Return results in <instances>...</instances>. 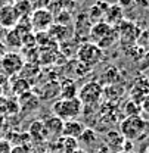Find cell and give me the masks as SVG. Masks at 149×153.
Wrapping results in <instances>:
<instances>
[{
  "label": "cell",
  "instance_id": "cell-5",
  "mask_svg": "<svg viewBox=\"0 0 149 153\" xmlns=\"http://www.w3.org/2000/svg\"><path fill=\"white\" fill-rule=\"evenodd\" d=\"M77 57L86 66H93L99 63L103 57V50L94 43H84L77 50Z\"/></svg>",
  "mask_w": 149,
  "mask_h": 153
},
{
  "label": "cell",
  "instance_id": "cell-12",
  "mask_svg": "<svg viewBox=\"0 0 149 153\" xmlns=\"http://www.w3.org/2000/svg\"><path fill=\"white\" fill-rule=\"evenodd\" d=\"M84 124L80 122L78 119H70L64 122L62 127V135L64 137H71V138H78L81 133L84 131Z\"/></svg>",
  "mask_w": 149,
  "mask_h": 153
},
{
  "label": "cell",
  "instance_id": "cell-24",
  "mask_svg": "<svg viewBox=\"0 0 149 153\" xmlns=\"http://www.w3.org/2000/svg\"><path fill=\"white\" fill-rule=\"evenodd\" d=\"M140 108H142V112H145V114L149 115V93L145 96L143 100L140 102Z\"/></svg>",
  "mask_w": 149,
  "mask_h": 153
},
{
  "label": "cell",
  "instance_id": "cell-35",
  "mask_svg": "<svg viewBox=\"0 0 149 153\" xmlns=\"http://www.w3.org/2000/svg\"><path fill=\"white\" fill-rule=\"evenodd\" d=\"M148 43H149V33H148Z\"/></svg>",
  "mask_w": 149,
  "mask_h": 153
},
{
  "label": "cell",
  "instance_id": "cell-36",
  "mask_svg": "<svg viewBox=\"0 0 149 153\" xmlns=\"http://www.w3.org/2000/svg\"><path fill=\"white\" fill-rule=\"evenodd\" d=\"M94 1H99V0H93V3H94Z\"/></svg>",
  "mask_w": 149,
  "mask_h": 153
},
{
  "label": "cell",
  "instance_id": "cell-30",
  "mask_svg": "<svg viewBox=\"0 0 149 153\" xmlns=\"http://www.w3.org/2000/svg\"><path fill=\"white\" fill-rule=\"evenodd\" d=\"M73 153H87V152H86L84 149H80V147H78V149H77V150H74Z\"/></svg>",
  "mask_w": 149,
  "mask_h": 153
},
{
  "label": "cell",
  "instance_id": "cell-32",
  "mask_svg": "<svg viewBox=\"0 0 149 153\" xmlns=\"http://www.w3.org/2000/svg\"><path fill=\"white\" fill-rule=\"evenodd\" d=\"M140 153H149V141H148V144H146V149H145L143 152H140Z\"/></svg>",
  "mask_w": 149,
  "mask_h": 153
},
{
  "label": "cell",
  "instance_id": "cell-20",
  "mask_svg": "<svg viewBox=\"0 0 149 153\" xmlns=\"http://www.w3.org/2000/svg\"><path fill=\"white\" fill-rule=\"evenodd\" d=\"M16 12H18L19 18H24V16H30L31 12H33V6L30 3V0H16L13 3Z\"/></svg>",
  "mask_w": 149,
  "mask_h": 153
},
{
  "label": "cell",
  "instance_id": "cell-37",
  "mask_svg": "<svg viewBox=\"0 0 149 153\" xmlns=\"http://www.w3.org/2000/svg\"><path fill=\"white\" fill-rule=\"evenodd\" d=\"M50 1H55V0H50Z\"/></svg>",
  "mask_w": 149,
  "mask_h": 153
},
{
  "label": "cell",
  "instance_id": "cell-4",
  "mask_svg": "<svg viewBox=\"0 0 149 153\" xmlns=\"http://www.w3.org/2000/svg\"><path fill=\"white\" fill-rule=\"evenodd\" d=\"M30 22H31L33 33H47L49 28L55 24L53 13L47 7L34 9L30 15Z\"/></svg>",
  "mask_w": 149,
  "mask_h": 153
},
{
  "label": "cell",
  "instance_id": "cell-3",
  "mask_svg": "<svg viewBox=\"0 0 149 153\" xmlns=\"http://www.w3.org/2000/svg\"><path fill=\"white\" fill-rule=\"evenodd\" d=\"M103 96V87L100 82L97 81H90L86 82L80 90L77 97L80 99V102L83 103V106H94L99 103V100Z\"/></svg>",
  "mask_w": 149,
  "mask_h": 153
},
{
  "label": "cell",
  "instance_id": "cell-7",
  "mask_svg": "<svg viewBox=\"0 0 149 153\" xmlns=\"http://www.w3.org/2000/svg\"><path fill=\"white\" fill-rule=\"evenodd\" d=\"M18 21H19V15L13 4L4 3L0 7V28L12 30V28H15Z\"/></svg>",
  "mask_w": 149,
  "mask_h": 153
},
{
  "label": "cell",
  "instance_id": "cell-22",
  "mask_svg": "<svg viewBox=\"0 0 149 153\" xmlns=\"http://www.w3.org/2000/svg\"><path fill=\"white\" fill-rule=\"evenodd\" d=\"M53 21H55V24H59V25H70L71 24V12L59 10L58 13L53 15Z\"/></svg>",
  "mask_w": 149,
  "mask_h": 153
},
{
  "label": "cell",
  "instance_id": "cell-15",
  "mask_svg": "<svg viewBox=\"0 0 149 153\" xmlns=\"http://www.w3.org/2000/svg\"><path fill=\"white\" fill-rule=\"evenodd\" d=\"M124 140L126 138L118 131H109L105 135V146L112 152H120V149H123Z\"/></svg>",
  "mask_w": 149,
  "mask_h": 153
},
{
  "label": "cell",
  "instance_id": "cell-16",
  "mask_svg": "<svg viewBox=\"0 0 149 153\" xmlns=\"http://www.w3.org/2000/svg\"><path fill=\"white\" fill-rule=\"evenodd\" d=\"M59 94H61V99H73V97H77L78 88L75 85L74 79H65L64 82H61Z\"/></svg>",
  "mask_w": 149,
  "mask_h": 153
},
{
  "label": "cell",
  "instance_id": "cell-29",
  "mask_svg": "<svg viewBox=\"0 0 149 153\" xmlns=\"http://www.w3.org/2000/svg\"><path fill=\"white\" fill-rule=\"evenodd\" d=\"M6 53H7V47H6V44L3 41H0V60H1V57L4 56Z\"/></svg>",
  "mask_w": 149,
  "mask_h": 153
},
{
  "label": "cell",
  "instance_id": "cell-21",
  "mask_svg": "<svg viewBox=\"0 0 149 153\" xmlns=\"http://www.w3.org/2000/svg\"><path fill=\"white\" fill-rule=\"evenodd\" d=\"M124 114H126V116H139L142 114V108H140L139 103H136L133 100H129L124 105Z\"/></svg>",
  "mask_w": 149,
  "mask_h": 153
},
{
  "label": "cell",
  "instance_id": "cell-18",
  "mask_svg": "<svg viewBox=\"0 0 149 153\" xmlns=\"http://www.w3.org/2000/svg\"><path fill=\"white\" fill-rule=\"evenodd\" d=\"M96 140H97L96 131L92 130V128H84V131L81 133V135L77 138L78 144H80V146H86V147L93 146L94 143H96Z\"/></svg>",
  "mask_w": 149,
  "mask_h": 153
},
{
  "label": "cell",
  "instance_id": "cell-9",
  "mask_svg": "<svg viewBox=\"0 0 149 153\" xmlns=\"http://www.w3.org/2000/svg\"><path fill=\"white\" fill-rule=\"evenodd\" d=\"M80 147L77 138H71V137H64L61 135L53 144V153H73Z\"/></svg>",
  "mask_w": 149,
  "mask_h": 153
},
{
  "label": "cell",
  "instance_id": "cell-27",
  "mask_svg": "<svg viewBox=\"0 0 149 153\" xmlns=\"http://www.w3.org/2000/svg\"><path fill=\"white\" fill-rule=\"evenodd\" d=\"M117 4H120L123 9H127L129 6L133 4V0H118V3H117Z\"/></svg>",
  "mask_w": 149,
  "mask_h": 153
},
{
  "label": "cell",
  "instance_id": "cell-31",
  "mask_svg": "<svg viewBox=\"0 0 149 153\" xmlns=\"http://www.w3.org/2000/svg\"><path fill=\"white\" fill-rule=\"evenodd\" d=\"M1 1H3V3H9V4H13V3H15L16 0H1Z\"/></svg>",
  "mask_w": 149,
  "mask_h": 153
},
{
  "label": "cell",
  "instance_id": "cell-34",
  "mask_svg": "<svg viewBox=\"0 0 149 153\" xmlns=\"http://www.w3.org/2000/svg\"><path fill=\"white\" fill-rule=\"evenodd\" d=\"M3 4H4V3H3V1H1V0H0V7H1V6H3Z\"/></svg>",
  "mask_w": 149,
  "mask_h": 153
},
{
  "label": "cell",
  "instance_id": "cell-17",
  "mask_svg": "<svg viewBox=\"0 0 149 153\" xmlns=\"http://www.w3.org/2000/svg\"><path fill=\"white\" fill-rule=\"evenodd\" d=\"M3 43L6 44V47H10V49H19V47H22V36L19 34L15 28L7 30Z\"/></svg>",
  "mask_w": 149,
  "mask_h": 153
},
{
  "label": "cell",
  "instance_id": "cell-1",
  "mask_svg": "<svg viewBox=\"0 0 149 153\" xmlns=\"http://www.w3.org/2000/svg\"><path fill=\"white\" fill-rule=\"evenodd\" d=\"M83 103L80 102L78 97L73 99H59L56 100L52 106V112L55 116L61 118L64 122L70 121V119H77L80 115L83 114Z\"/></svg>",
  "mask_w": 149,
  "mask_h": 153
},
{
  "label": "cell",
  "instance_id": "cell-2",
  "mask_svg": "<svg viewBox=\"0 0 149 153\" xmlns=\"http://www.w3.org/2000/svg\"><path fill=\"white\" fill-rule=\"evenodd\" d=\"M146 130V121L139 115V116H127L121 121L120 124V134L126 138L134 141L140 138Z\"/></svg>",
  "mask_w": 149,
  "mask_h": 153
},
{
  "label": "cell",
  "instance_id": "cell-14",
  "mask_svg": "<svg viewBox=\"0 0 149 153\" xmlns=\"http://www.w3.org/2000/svg\"><path fill=\"white\" fill-rule=\"evenodd\" d=\"M43 122H44V127H46V130H47L49 138H50V137H61V135H62L64 121H62L61 118L52 115V116H47Z\"/></svg>",
  "mask_w": 149,
  "mask_h": 153
},
{
  "label": "cell",
  "instance_id": "cell-28",
  "mask_svg": "<svg viewBox=\"0 0 149 153\" xmlns=\"http://www.w3.org/2000/svg\"><path fill=\"white\" fill-rule=\"evenodd\" d=\"M10 153H28V150L25 149V146H15V147H12Z\"/></svg>",
  "mask_w": 149,
  "mask_h": 153
},
{
  "label": "cell",
  "instance_id": "cell-23",
  "mask_svg": "<svg viewBox=\"0 0 149 153\" xmlns=\"http://www.w3.org/2000/svg\"><path fill=\"white\" fill-rule=\"evenodd\" d=\"M31 6H33V10L34 9H41V7H47L50 0H30Z\"/></svg>",
  "mask_w": 149,
  "mask_h": 153
},
{
  "label": "cell",
  "instance_id": "cell-26",
  "mask_svg": "<svg viewBox=\"0 0 149 153\" xmlns=\"http://www.w3.org/2000/svg\"><path fill=\"white\" fill-rule=\"evenodd\" d=\"M133 4H136L139 7H148L149 0H133Z\"/></svg>",
  "mask_w": 149,
  "mask_h": 153
},
{
  "label": "cell",
  "instance_id": "cell-8",
  "mask_svg": "<svg viewBox=\"0 0 149 153\" xmlns=\"http://www.w3.org/2000/svg\"><path fill=\"white\" fill-rule=\"evenodd\" d=\"M109 7V3L106 0H99V1H94L93 4L89 7V13H87V18L89 22L93 25L96 22H100L105 19V13Z\"/></svg>",
  "mask_w": 149,
  "mask_h": 153
},
{
  "label": "cell",
  "instance_id": "cell-11",
  "mask_svg": "<svg viewBox=\"0 0 149 153\" xmlns=\"http://www.w3.org/2000/svg\"><path fill=\"white\" fill-rule=\"evenodd\" d=\"M111 30H112V27L111 25H108L105 21H100V22L93 24V25L90 27V31H89V36H90L92 43L97 44L100 40H103V38L109 34Z\"/></svg>",
  "mask_w": 149,
  "mask_h": 153
},
{
  "label": "cell",
  "instance_id": "cell-10",
  "mask_svg": "<svg viewBox=\"0 0 149 153\" xmlns=\"http://www.w3.org/2000/svg\"><path fill=\"white\" fill-rule=\"evenodd\" d=\"M103 21L108 25H111V27H118L124 21V9L120 4H117V3L115 4H109Z\"/></svg>",
  "mask_w": 149,
  "mask_h": 153
},
{
  "label": "cell",
  "instance_id": "cell-13",
  "mask_svg": "<svg viewBox=\"0 0 149 153\" xmlns=\"http://www.w3.org/2000/svg\"><path fill=\"white\" fill-rule=\"evenodd\" d=\"M28 135H30L31 140L38 141V143L49 140V134H47V130H46L43 121H34L28 128Z\"/></svg>",
  "mask_w": 149,
  "mask_h": 153
},
{
  "label": "cell",
  "instance_id": "cell-6",
  "mask_svg": "<svg viewBox=\"0 0 149 153\" xmlns=\"http://www.w3.org/2000/svg\"><path fill=\"white\" fill-rule=\"evenodd\" d=\"M24 65H25L24 59L16 52H7L0 60L1 71H3V74L6 76H13L21 74Z\"/></svg>",
  "mask_w": 149,
  "mask_h": 153
},
{
  "label": "cell",
  "instance_id": "cell-25",
  "mask_svg": "<svg viewBox=\"0 0 149 153\" xmlns=\"http://www.w3.org/2000/svg\"><path fill=\"white\" fill-rule=\"evenodd\" d=\"M140 59H142V65H140V68H142V69L149 68V52L148 53H143V56L140 57Z\"/></svg>",
  "mask_w": 149,
  "mask_h": 153
},
{
  "label": "cell",
  "instance_id": "cell-33",
  "mask_svg": "<svg viewBox=\"0 0 149 153\" xmlns=\"http://www.w3.org/2000/svg\"><path fill=\"white\" fill-rule=\"evenodd\" d=\"M117 153H131V152H124V150H120V152H117Z\"/></svg>",
  "mask_w": 149,
  "mask_h": 153
},
{
  "label": "cell",
  "instance_id": "cell-19",
  "mask_svg": "<svg viewBox=\"0 0 149 153\" xmlns=\"http://www.w3.org/2000/svg\"><path fill=\"white\" fill-rule=\"evenodd\" d=\"M49 37L55 38V40H65V37L68 36V25H59V24H53L49 28Z\"/></svg>",
  "mask_w": 149,
  "mask_h": 153
}]
</instances>
